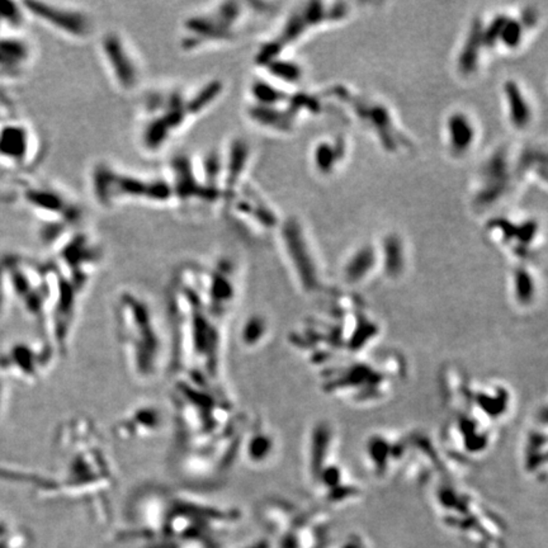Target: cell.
Returning <instances> with one entry per match:
<instances>
[{
  "label": "cell",
  "mask_w": 548,
  "mask_h": 548,
  "mask_svg": "<svg viewBox=\"0 0 548 548\" xmlns=\"http://www.w3.org/2000/svg\"><path fill=\"white\" fill-rule=\"evenodd\" d=\"M59 357V351L47 339L40 343L15 344L6 356L4 368L17 379L32 383L41 380Z\"/></svg>",
  "instance_id": "15"
},
{
  "label": "cell",
  "mask_w": 548,
  "mask_h": 548,
  "mask_svg": "<svg viewBox=\"0 0 548 548\" xmlns=\"http://www.w3.org/2000/svg\"><path fill=\"white\" fill-rule=\"evenodd\" d=\"M281 242L293 273L302 288L306 291L316 290L320 285L317 269L299 219L291 217L282 224Z\"/></svg>",
  "instance_id": "16"
},
{
  "label": "cell",
  "mask_w": 548,
  "mask_h": 548,
  "mask_svg": "<svg viewBox=\"0 0 548 548\" xmlns=\"http://www.w3.org/2000/svg\"><path fill=\"white\" fill-rule=\"evenodd\" d=\"M248 422V415L242 414L239 422L219 439L193 451L172 454V468L179 481L187 488L204 489H213L224 483L240 460L242 435Z\"/></svg>",
  "instance_id": "6"
},
{
  "label": "cell",
  "mask_w": 548,
  "mask_h": 548,
  "mask_svg": "<svg viewBox=\"0 0 548 548\" xmlns=\"http://www.w3.org/2000/svg\"><path fill=\"white\" fill-rule=\"evenodd\" d=\"M225 83L219 79H211L199 85L192 94L185 97V108L190 119L202 116L210 110L215 103L224 94Z\"/></svg>",
  "instance_id": "26"
},
{
  "label": "cell",
  "mask_w": 548,
  "mask_h": 548,
  "mask_svg": "<svg viewBox=\"0 0 548 548\" xmlns=\"http://www.w3.org/2000/svg\"><path fill=\"white\" fill-rule=\"evenodd\" d=\"M483 24L480 18H477L470 27L467 37L465 40V44L460 49L458 55V70L465 76H468L476 72V67L480 60L481 50L483 47Z\"/></svg>",
  "instance_id": "27"
},
{
  "label": "cell",
  "mask_w": 548,
  "mask_h": 548,
  "mask_svg": "<svg viewBox=\"0 0 548 548\" xmlns=\"http://www.w3.org/2000/svg\"><path fill=\"white\" fill-rule=\"evenodd\" d=\"M26 15L22 3L0 1V35L23 31Z\"/></svg>",
  "instance_id": "34"
},
{
  "label": "cell",
  "mask_w": 548,
  "mask_h": 548,
  "mask_svg": "<svg viewBox=\"0 0 548 548\" xmlns=\"http://www.w3.org/2000/svg\"><path fill=\"white\" fill-rule=\"evenodd\" d=\"M249 94L251 98V103L259 106L279 107L290 99V95L276 85L274 81L272 83L263 79L253 81L249 87Z\"/></svg>",
  "instance_id": "30"
},
{
  "label": "cell",
  "mask_w": 548,
  "mask_h": 548,
  "mask_svg": "<svg viewBox=\"0 0 548 548\" xmlns=\"http://www.w3.org/2000/svg\"><path fill=\"white\" fill-rule=\"evenodd\" d=\"M377 262V253L371 245H365L353 253L344 267V277L348 282H359L372 271Z\"/></svg>",
  "instance_id": "29"
},
{
  "label": "cell",
  "mask_w": 548,
  "mask_h": 548,
  "mask_svg": "<svg viewBox=\"0 0 548 548\" xmlns=\"http://www.w3.org/2000/svg\"><path fill=\"white\" fill-rule=\"evenodd\" d=\"M244 3L222 1L183 21L181 49L197 51L213 46L234 44L245 19Z\"/></svg>",
  "instance_id": "10"
},
{
  "label": "cell",
  "mask_w": 548,
  "mask_h": 548,
  "mask_svg": "<svg viewBox=\"0 0 548 548\" xmlns=\"http://www.w3.org/2000/svg\"><path fill=\"white\" fill-rule=\"evenodd\" d=\"M242 520L235 506L216 504L190 492L147 483L133 492L127 506V526L116 534L118 545L160 548L181 542L216 538Z\"/></svg>",
  "instance_id": "1"
},
{
  "label": "cell",
  "mask_w": 548,
  "mask_h": 548,
  "mask_svg": "<svg viewBox=\"0 0 548 548\" xmlns=\"http://www.w3.org/2000/svg\"><path fill=\"white\" fill-rule=\"evenodd\" d=\"M55 448L58 470L53 475H41L38 490L90 505L103 522L107 497L116 485V468L97 425L89 417H70L58 428Z\"/></svg>",
  "instance_id": "2"
},
{
  "label": "cell",
  "mask_w": 548,
  "mask_h": 548,
  "mask_svg": "<svg viewBox=\"0 0 548 548\" xmlns=\"http://www.w3.org/2000/svg\"><path fill=\"white\" fill-rule=\"evenodd\" d=\"M503 93L510 124L517 130H524L532 121V108L520 85L515 81H506Z\"/></svg>",
  "instance_id": "25"
},
{
  "label": "cell",
  "mask_w": 548,
  "mask_h": 548,
  "mask_svg": "<svg viewBox=\"0 0 548 548\" xmlns=\"http://www.w3.org/2000/svg\"><path fill=\"white\" fill-rule=\"evenodd\" d=\"M174 442L172 454L197 449L226 434L242 417L226 385L173 377L169 391Z\"/></svg>",
  "instance_id": "5"
},
{
  "label": "cell",
  "mask_w": 548,
  "mask_h": 548,
  "mask_svg": "<svg viewBox=\"0 0 548 548\" xmlns=\"http://www.w3.org/2000/svg\"><path fill=\"white\" fill-rule=\"evenodd\" d=\"M524 36V26L518 18L508 17L505 19L503 28L499 33L497 44H501L509 50L518 49Z\"/></svg>",
  "instance_id": "35"
},
{
  "label": "cell",
  "mask_w": 548,
  "mask_h": 548,
  "mask_svg": "<svg viewBox=\"0 0 548 548\" xmlns=\"http://www.w3.org/2000/svg\"><path fill=\"white\" fill-rule=\"evenodd\" d=\"M35 56L33 44L22 31L0 35V81H18L24 76Z\"/></svg>",
  "instance_id": "18"
},
{
  "label": "cell",
  "mask_w": 548,
  "mask_h": 548,
  "mask_svg": "<svg viewBox=\"0 0 548 548\" xmlns=\"http://www.w3.org/2000/svg\"><path fill=\"white\" fill-rule=\"evenodd\" d=\"M344 147L342 144H331L329 141L319 142L314 149V164L316 169L322 174H330L336 163L343 155Z\"/></svg>",
  "instance_id": "32"
},
{
  "label": "cell",
  "mask_w": 548,
  "mask_h": 548,
  "mask_svg": "<svg viewBox=\"0 0 548 548\" xmlns=\"http://www.w3.org/2000/svg\"><path fill=\"white\" fill-rule=\"evenodd\" d=\"M382 260L383 268L388 276L396 278L401 274L405 267V256L401 239L395 234H390L382 242Z\"/></svg>",
  "instance_id": "31"
},
{
  "label": "cell",
  "mask_w": 548,
  "mask_h": 548,
  "mask_svg": "<svg viewBox=\"0 0 548 548\" xmlns=\"http://www.w3.org/2000/svg\"><path fill=\"white\" fill-rule=\"evenodd\" d=\"M226 207L235 217L244 222H254L256 226L272 229L278 224L271 207L247 183L235 192Z\"/></svg>",
  "instance_id": "21"
},
{
  "label": "cell",
  "mask_w": 548,
  "mask_h": 548,
  "mask_svg": "<svg viewBox=\"0 0 548 548\" xmlns=\"http://www.w3.org/2000/svg\"><path fill=\"white\" fill-rule=\"evenodd\" d=\"M448 147L454 156H462L474 147L476 140L475 124L463 112H454L447 119Z\"/></svg>",
  "instance_id": "23"
},
{
  "label": "cell",
  "mask_w": 548,
  "mask_h": 548,
  "mask_svg": "<svg viewBox=\"0 0 548 548\" xmlns=\"http://www.w3.org/2000/svg\"><path fill=\"white\" fill-rule=\"evenodd\" d=\"M271 334V325L264 315L253 314L242 322L239 330V343L248 351L263 347Z\"/></svg>",
  "instance_id": "28"
},
{
  "label": "cell",
  "mask_w": 548,
  "mask_h": 548,
  "mask_svg": "<svg viewBox=\"0 0 548 548\" xmlns=\"http://www.w3.org/2000/svg\"><path fill=\"white\" fill-rule=\"evenodd\" d=\"M15 115L12 103L7 101L3 95L0 94V121L3 118L9 117Z\"/></svg>",
  "instance_id": "38"
},
{
  "label": "cell",
  "mask_w": 548,
  "mask_h": 548,
  "mask_svg": "<svg viewBox=\"0 0 548 548\" xmlns=\"http://www.w3.org/2000/svg\"><path fill=\"white\" fill-rule=\"evenodd\" d=\"M42 141L31 124L15 115L0 121V167L26 172L41 160Z\"/></svg>",
  "instance_id": "11"
},
{
  "label": "cell",
  "mask_w": 548,
  "mask_h": 548,
  "mask_svg": "<svg viewBox=\"0 0 548 548\" xmlns=\"http://www.w3.org/2000/svg\"><path fill=\"white\" fill-rule=\"evenodd\" d=\"M247 115L253 124L271 131L285 133L291 131L294 124V115L282 106L272 107L251 103L247 107Z\"/></svg>",
  "instance_id": "24"
},
{
  "label": "cell",
  "mask_w": 548,
  "mask_h": 548,
  "mask_svg": "<svg viewBox=\"0 0 548 548\" xmlns=\"http://www.w3.org/2000/svg\"><path fill=\"white\" fill-rule=\"evenodd\" d=\"M90 190L98 205L104 208H112L124 202L161 206L173 204V193L165 176L147 178L127 173L107 161H99L92 169Z\"/></svg>",
  "instance_id": "8"
},
{
  "label": "cell",
  "mask_w": 548,
  "mask_h": 548,
  "mask_svg": "<svg viewBox=\"0 0 548 548\" xmlns=\"http://www.w3.org/2000/svg\"><path fill=\"white\" fill-rule=\"evenodd\" d=\"M460 497L440 495L437 505L442 523L474 548H505L506 526L501 519L477 500Z\"/></svg>",
  "instance_id": "9"
},
{
  "label": "cell",
  "mask_w": 548,
  "mask_h": 548,
  "mask_svg": "<svg viewBox=\"0 0 548 548\" xmlns=\"http://www.w3.org/2000/svg\"><path fill=\"white\" fill-rule=\"evenodd\" d=\"M259 519L276 548H329V518L322 510L267 499L259 506Z\"/></svg>",
  "instance_id": "7"
},
{
  "label": "cell",
  "mask_w": 548,
  "mask_h": 548,
  "mask_svg": "<svg viewBox=\"0 0 548 548\" xmlns=\"http://www.w3.org/2000/svg\"><path fill=\"white\" fill-rule=\"evenodd\" d=\"M115 333L124 367L132 380L150 383L169 370V333L145 294L124 288L112 304Z\"/></svg>",
  "instance_id": "4"
},
{
  "label": "cell",
  "mask_w": 548,
  "mask_h": 548,
  "mask_svg": "<svg viewBox=\"0 0 548 548\" xmlns=\"http://www.w3.org/2000/svg\"><path fill=\"white\" fill-rule=\"evenodd\" d=\"M509 184V161L504 151H495L481 169V187L476 193L477 206L492 205L503 197Z\"/></svg>",
  "instance_id": "22"
},
{
  "label": "cell",
  "mask_w": 548,
  "mask_h": 548,
  "mask_svg": "<svg viewBox=\"0 0 548 548\" xmlns=\"http://www.w3.org/2000/svg\"><path fill=\"white\" fill-rule=\"evenodd\" d=\"M103 64L110 79L121 92L131 93L139 88L144 70L135 50L118 31H108L99 42Z\"/></svg>",
  "instance_id": "13"
},
{
  "label": "cell",
  "mask_w": 548,
  "mask_h": 548,
  "mask_svg": "<svg viewBox=\"0 0 548 548\" xmlns=\"http://www.w3.org/2000/svg\"><path fill=\"white\" fill-rule=\"evenodd\" d=\"M263 69L274 81H283L287 84H297L304 76V70L297 63L282 58L272 60L271 63L263 66Z\"/></svg>",
  "instance_id": "33"
},
{
  "label": "cell",
  "mask_w": 548,
  "mask_h": 548,
  "mask_svg": "<svg viewBox=\"0 0 548 548\" xmlns=\"http://www.w3.org/2000/svg\"><path fill=\"white\" fill-rule=\"evenodd\" d=\"M277 452V439L268 425L260 419L250 420L242 435L240 460L251 467H263Z\"/></svg>",
  "instance_id": "20"
},
{
  "label": "cell",
  "mask_w": 548,
  "mask_h": 548,
  "mask_svg": "<svg viewBox=\"0 0 548 548\" xmlns=\"http://www.w3.org/2000/svg\"><path fill=\"white\" fill-rule=\"evenodd\" d=\"M27 15L47 28L74 41H85L94 33L95 23L87 10L50 1H22Z\"/></svg>",
  "instance_id": "12"
},
{
  "label": "cell",
  "mask_w": 548,
  "mask_h": 548,
  "mask_svg": "<svg viewBox=\"0 0 548 548\" xmlns=\"http://www.w3.org/2000/svg\"><path fill=\"white\" fill-rule=\"evenodd\" d=\"M168 315L169 371L173 377L226 385V322L210 314L173 282L169 288Z\"/></svg>",
  "instance_id": "3"
},
{
  "label": "cell",
  "mask_w": 548,
  "mask_h": 548,
  "mask_svg": "<svg viewBox=\"0 0 548 548\" xmlns=\"http://www.w3.org/2000/svg\"><path fill=\"white\" fill-rule=\"evenodd\" d=\"M242 548H276V546L269 537H260L258 540L249 542Z\"/></svg>",
  "instance_id": "37"
},
{
  "label": "cell",
  "mask_w": 548,
  "mask_h": 548,
  "mask_svg": "<svg viewBox=\"0 0 548 548\" xmlns=\"http://www.w3.org/2000/svg\"><path fill=\"white\" fill-rule=\"evenodd\" d=\"M513 290L515 299L526 304L533 300L534 292H535V285H534L533 277L526 268H518L513 274Z\"/></svg>",
  "instance_id": "36"
},
{
  "label": "cell",
  "mask_w": 548,
  "mask_h": 548,
  "mask_svg": "<svg viewBox=\"0 0 548 548\" xmlns=\"http://www.w3.org/2000/svg\"><path fill=\"white\" fill-rule=\"evenodd\" d=\"M22 197L42 224H63L73 227L81 219L79 207L52 185L31 184L23 190Z\"/></svg>",
  "instance_id": "14"
},
{
  "label": "cell",
  "mask_w": 548,
  "mask_h": 548,
  "mask_svg": "<svg viewBox=\"0 0 548 548\" xmlns=\"http://www.w3.org/2000/svg\"><path fill=\"white\" fill-rule=\"evenodd\" d=\"M251 158V147L248 140L233 138L222 151V196L224 205L234 196L235 192L245 184Z\"/></svg>",
  "instance_id": "19"
},
{
  "label": "cell",
  "mask_w": 548,
  "mask_h": 548,
  "mask_svg": "<svg viewBox=\"0 0 548 548\" xmlns=\"http://www.w3.org/2000/svg\"><path fill=\"white\" fill-rule=\"evenodd\" d=\"M167 411L155 402H141L127 410L113 424V434L121 442L144 440L160 434L167 426Z\"/></svg>",
  "instance_id": "17"
}]
</instances>
